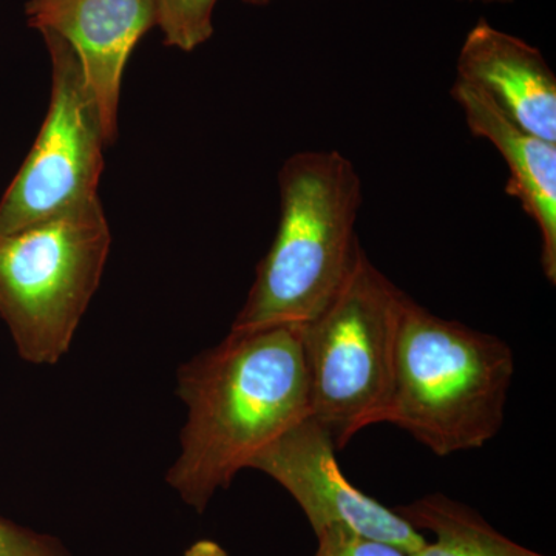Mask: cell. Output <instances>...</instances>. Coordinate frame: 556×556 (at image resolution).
<instances>
[{
	"label": "cell",
	"mask_w": 556,
	"mask_h": 556,
	"mask_svg": "<svg viewBox=\"0 0 556 556\" xmlns=\"http://www.w3.org/2000/svg\"><path fill=\"white\" fill-rule=\"evenodd\" d=\"M316 538L317 548L313 556H408L401 548L358 535L345 527H329Z\"/></svg>",
	"instance_id": "13"
},
{
	"label": "cell",
	"mask_w": 556,
	"mask_h": 556,
	"mask_svg": "<svg viewBox=\"0 0 556 556\" xmlns=\"http://www.w3.org/2000/svg\"><path fill=\"white\" fill-rule=\"evenodd\" d=\"M473 137L485 139L508 167L506 192L517 199L541 237V268L556 283V142L530 134L489 97L463 80L452 86Z\"/></svg>",
	"instance_id": "10"
},
{
	"label": "cell",
	"mask_w": 556,
	"mask_h": 556,
	"mask_svg": "<svg viewBox=\"0 0 556 556\" xmlns=\"http://www.w3.org/2000/svg\"><path fill=\"white\" fill-rule=\"evenodd\" d=\"M40 35L50 54V104L30 153L0 200V236L100 199L109 146L97 102L70 43L51 31Z\"/></svg>",
	"instance_id": "6"
},
{
	"label": "cell",
	"mask_w": 556,
	"mask_h": 556,
	"mask_svg": "<svg viewBox=\"0 0 556 556\" xmlns=\"http://www.w3.org/2000/svg\"><path fill=\"white\" fill-rule=\"evenodd\" d=\"M404 298L362 249L338 295L302 325L309 416L327 428L338 452L365 428L382 424Z\"/></svg>",
	"instance_id": "4"
},
{
	"label": "cell",
	"mask_w": 556,
	"mask_h": 556,
	"mask_svg": "<svg viewBox=\"0 0 556 556\" xmlns=\"http://www.w3.org/2000/svg\"><path fill=\"white\" fill-rule=\"evenodd\" d=\"M466 2H482V3H511L515 0H466Z\"/></svg>",
	"instance_id": "17"
},
{
	"label": "cell",
	"mask_w": 556,
	"mask_h": 556,
	"mask_svg": "<svg viewBox=\"0 0 556 556\" xmlns=\"http://www.w3.org/2000/svg\"><path fill=\"white\" fill-rule=\"evenodd\" d=\"M514 376V351L503 339L439 317L405 294L382 424L439 457L484 447L503 428Z\"/></svg>",
	"instance_id": "3"
},
{
	"label": "cell",
	"mask_w": 556,
	"mask_h": 556,
	"mask_svg": "<svg viewBox=\"0 0 556 556\" xmlns=\"http://www.w3.org/2000/svg\"><path fill=\"white\" fill-rule=\"evenodd\" d=\"M280 218L230 329L308 324L345 285L362 248L356 225L364 192L339 150H305L278 172Z\"/></svg>",
	"instance_id": "2"
},
{
	"label": "cell",
	"mask_w": 556,
	"mask_h": 556,
	"mask_svg": "<svg viewBox=\"0 0 556 556\" xmlns=\"http://www.w3.org/2000/svg\"><path fill=\"white\" fill-rule=\"evenodd\" d=\"M218 0H155L156 27L164 46L190 53L214 35Z\"/></svg>",
	"instance_id": "12"
},
{
	"label": "cell",
	"mask_w": 556,
	"mask_h": 556,
	"mask_svg": "<svg viewBox=\"0 0 556 556\" xmlns=\"http://www.w3.org/2000/svg\"><path fill=\"white\" fill-rule=\"evenodd\" d=\"M419 532H430L419 551L408 556H546L497 532L473 508L433 493L394 508Z\"/></svg>",
	"instance_id": "11"
},
{
	"label": "cell",
	"mask_w": 556,
	"mask_h": 556,
	"mask_svg": "<svg viewBox=\"0 0 556 556\" xmlns=\"http://www.w3.org/2000/svg\"><path fill=\"white\" fill-rule=\"evenodd\" d=\"M185 556H229L218 543L211 540H201L193 543L192 546L186 551Z\"/></svg>",
	"instance_id": "15"
},
{
	"label": "cell",
	"mask_w": 556,
	"mask_h": 556,
	"mask_svg": "<svg viewBox=\"0 0 556 556\" xmlns=\"http://www.w3.org/2000/svg\"><path fill=\"white\" fill-rule=\"evenodd\" d=\"M327 428L306 416L255 455L249 468L268 475L294 497L314 535L345 527L412 555L427 543L422 532L348 481Z\"/></svg>",
	"instance_id": "7"
},
{
	"label": "cell",
	"mask_w": 556,
	"mask_h": 556,
	"mask_svg": "<svg viewBox=\"0 0 556 556\" xmlns=\"http://www.w3.org/2000/svg\"><path fill=\"white\" fill-rule=\"evenodd\" d=\"M28 25L75 50L108 146L118 137L121 84L131 51L156 27L155 0H28Z\"/></svg>",
	"instance_id": "8"
},
{
	"label": "cell",
	"mask_w": 556,
	"mask_h": 556,
	"mask_svg": "<svg viewBox=\"0 0 556 556\" xmlns=\"http://www.w3.org/2000/svg\"><path fill=\"white\" fill-rule=\"evenodd\" d=\"M0 556H72L56 538L0 518Z\"/></svg>",
	"instance_id": "14"
},
{
	"label": "cell",
	"mask_w": 556,
	"mask_h": 556,
	"mask_svg": "<svg viewBox=\"0 0 556 556\" xmlns=\"http://www.w3.org/2000/svg\"><path fill=\"white\" fill-rule=\"evenodd\" d=\"M457 80L484 91L522 129L556 142V78L536 47L481 20L467 33Z\"/></svg>",
	"instance_id": "9"
},
{
	"label": "cell",
	"mask_w": 556,
	"mask_h": 556,
	"mask_svg": "<svg viewBox=\"0 0 556 556\" xmlns=\"http://www.w3.org/2000/svg\"><path fill=\"white\" fill-rule=\"evenodd\" d=\"M177 394L188 417L166 481L203 514L257 453L309 416L302 325L230 329L179 367Z\"/></svg>",
	"instance_id": "1"
},
{
	"label": "cell",
	"mask_w": 556,
	"mask_h": 556,
	"mask_svg": "<svg viewBox=\"0 0 556 556\" xmlns=\"http://www.w3.org/2000/svg\"><path fill=\"white\" fill-rule=\"evenodd\" d=\"M110 244L100 199L0 236V317L25 362L54 365L68 353Z\"/></svg>",
	"instance_id": "5"
},
{
	"label": "cell",
	"mask_w": 556,
	"mask_h": 556,
	"mask_svg": "<svg viewBox=\"0 0 556 556\" xmlns=\"http://www.w3.org/2000/svg\"><path fill=\"white\" fill-rule=\"evenodd\" d=\"M241 2L247 3V5L251 7H266L269 5L273 0H241Z\"/></svg>",
	"instance_id": "16"
}]
</instances>
